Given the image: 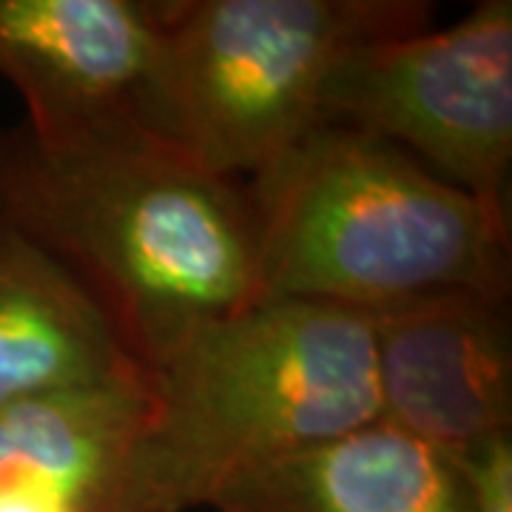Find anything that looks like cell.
<instances>
[{"instance_id":"11","label":"cell","mask_w":512,"mask_h":512,"mask_svg":"<svg viewBox=\"0 0 512 512\" xmlns=\"http://www.w3.org/2000/svg\"><path fill=\"white\" fill-rule=\"evenodd\" d=\"M453 461L464 478L470 512H512V436L484 441Z\"/></svg>"},{"instance_id":"10","label":"cell","mask_w":512,"mask_h":512,"mask_svg":"<svg viewBox=\"0 0 512 512\" xmlns=\"http://www.w3.org/2000/svg\"><path fill=\"white\" fill-rule=\"evenodd\" d=\"M151 407V370L0 407V484L37 481L92 512Z\"/></svg>"},{"instance_id":"9","label":"cell","mask_w":512,"mask_h":512,"mask_svg":"<svg viewBox=\"0 0 512 512\" xmlns=\"http://www.w3.org/2000/svg\"><path fill=\"white\" fill-rule=\"evenodd\" d=\"M146 370L60 262L0 225V407Z\"/></svg>"},{"instance_id":"7","label":"cell","mask_w":512,"mask_h":512,"mask_svg":"<svg viewBox=\"0 0 512 512\" xmlns=\"http://www.w3.org/2000/svg\"><path fill=\"white\" fill-rule=\"evenodd\" d=\"M151 52V3L0 0V77L37 131L134 114Z\"/></svg>"},{"instance_id":"6","label":"cell","mask_w":512,"mask_h":512,"mask_svg":"<svg viewBox=\"0 0 512 512\" xmlns=\"http://www.w3.org/2000/svg\"><path fill=\"white\" fill-rule=\"evenodd\" d=\"M507 302L458 291L367 313L382 419L450 458L510 436Z\"/></svg>"},{"instance_id":"4","label":"cell","mask_w":512,"mask_h":512,"mask_svg":"<svg viewBox=\"0 0 512 512\" xmlns=\"http://www.w3.org/2000/svg\"><path fill=\"white\" fill-rule=\"evenodd\" d=\"M134 117L205 168L262 174L322 126L333 66L353 49L433 29L421 0H160Z\"/></svg>"},{"instance_id":"12","label":"cell","mask_w":512,"mask_h":512,"mask_svg":"<svg viewBox=\"0 0 512 512\" xmlns=\"http://www.w3.org/2000/svg\"><path fill=\"white\" fill-rule=\"evenodd\" d=\"M0 512H80L66 495L37 481L0 484Z\"/></svg>"},{"instance_id":"1","label":"cell","mask_w":512,"mask_h":512,"mask_svg":"<svg viewBox=\"0 0 512 512\" xmlns=\"http://www.w3.org/2000/svg\"><path fill=\"white\" fill-rule=\"evenodd\" d=\"M0 225L60 262L148 370L262 299L248 185L134 114L0 128Z\"/></svg>"},{"instance_id":"2","label":"cell","mask_w":512,"mask_h":512,"mask_svg":"<svg viewBox=\"0 0 512 512\" xmlns=\"http://www.w3.org/2000/svg\"><path fill=\"white\" fill-rule=\"evenodd\" d=\"M382 419L365 313L262 296L151 367V407L92 512H188L248 470Z\"/></svg>"},{"instance_id":"3","label":"cell","mask_w":512,"mask_h":512,"mask_svg":"<svg viewBox=\"0 0 512 512\" xmlns=\"http://www.w3.org/2000/svg\"><path fill=\"white\" fill-rule=\"evenodd\" d=\"M248 194L262 296L365 316L439 293L510 299V211L365 131L316 126Z\"/></svg>"},{"instance_id":"8","label":"cell","mask_w":512,"mask_h":512,"mask_svg":"<svg viewBox=\"0 0 512 512\" xmlns=\"http://www.w3.org/2000/svg\"><path fill=\"white\" fill-rule=\"evenodd\" d=\"M217 512H470L456 461L376 419L228 481Z\"/></svg>"},{"instance_id":"5","label":"cell","mask_w":512,"mask_h":512,"mask_svg":"<svg viewBox=\"0 0 512 512\" xmlns=\"http://www.w3.org/2000/svg\"><path fill=\"white\" fill-rule=\"evenodd\" d=\"M319 117L402 148L444 183L510 211L512 3L481 0L450 29L353 49L328 74Z\"/></svg>"}]
</instances>
